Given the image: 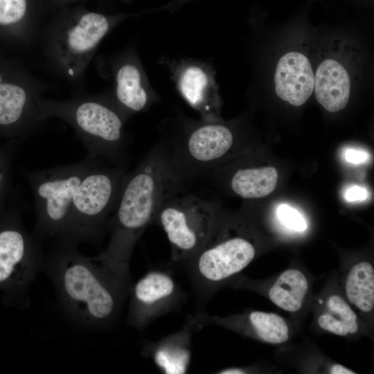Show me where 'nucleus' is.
<instances>
[{
  "instance_id": "f257e3e1",
  "label": "nucleus",
  "mask_w": 374,
  "mask_h": 374,
  "mask_svg": "<svg viewBox=\"0 0 374 374\" xmlns=\"http://www.w3.org/2000/svg\"><path fill=\"white\" fill-rule=\"evenodd\" d=\"M42 269L54 285L61 309L76 324L89 329L113 326L133 285L130 262L105 250L86 256L74 244H60L44 260Z\"/></svg>"
},
{
  "instance_id": "f03ea898",
  "label": "nucleus",
  "mask_w": 374,
  "mask_h": 374,
  "mask_svg": "<svg viewBox=\"0 0 374 374\" xmlns=\"http://www.w3.org/2000/svg\"><path fill=\"white\" fill-rule=\"evenodd\" d=\"M184 182L166 145L153 147L123 179L107 222L106 231L110 238L105 251L118 260L130 262L137 241L154 222L162 204L181 189Z\"/></svg>"
},
{
  "instance_id": "7ed1b4c3",
  "label": "nucleus",
  "mask_w": 374,
  "mask_h": 374,
  "mask_svg": "<svg viewBox=\"0 0 374 374\" xmlns=\"http://www.w3.org/2000/svg\"><path fill=\"white\" fill-rule=\"evenodd\" d=\"M99 158L88 154L72 164L24 172L35 200L37 238H55L60 244L67 242L76 191L85 173Z\"/></svg>"
},
{
  "instance_id": "20e7f679",
  "label": "nucleus",
  "mask_w": 374,
  "mask_h": 374,
  "mask_svg": "<svg viewBox=\"0 0 374 374\" xmlns=\"http://www.w3.org/2000/svg\"><path fill=\"white\" fill-rule=\"evenodd\" d=\"M239 229L215 226L202 247L181 263L202 311L217 286L243 270L256 255L253 243Z\"/></svg>"
},
{
  "instance_id": "39448f33",
  "label": "nucleus",
  "mask_w": 374,
  "mask_h": 374,
  "mask_svg": "<svg viewBox=\"0 0 374 374\" xmlns=\"http://www.w3.org/2000/svg\"><path fill=\"white\" fill-rule=\"evenodd\" d=\"M127 172L125 164L101 158L88 170L74 197L66 244L75 245L80 241L96 240L106 231Z\"/></svg>"
},
{
  "instance_id": "423d86ee",
  "label": "nucleus",
  "mask_w": 374,
  "mask_h": 374,
  "mask_svg": "<svg viewBox=\"0 0 374 374\" xmlns=\"http://www.w3.org/2000/svg\"><path fill=\"white\" fill-rule=\"evenodd\" d=\"M181 191L182 188L162 204L154 221L166 233L172 261L179 265L202 247L217 219L210 202Z\"/></svg>"
},
{
  "instance_id": "0eeeda50",
  "label": "nucleus",
  "mask_w": 374,
  "mask_h": 374,
  "mask_svg": "<svg viewBox=\"0 0 374 374\" xmlns=\"http://www.w3.org/2000/svg\"><path fill=\"white\" fill-rule=\"evenodd\" d=\"M43 257L39 242L24 227L19 209L12 204L0 214V290L24 296Z\"/></svg>"
},
{
  "instance_id": "6e6552de",
  "label": "nucleus",
  "mask_w": 374,
  "mask_h": 374,
  "mask_svg": "<svg viewBox=\"0 0 374 374\" xmlns=\"http://www.w3.org/2000/svg\"><path fill=\"white\" fill-rule=\"evenodd\" d=\"M129 296L127 324L143 330L179 306L186 294L170 271L154 269L133 283Z\"/></svg>"
},
{
  "instance_id": "1a4fd4ad",
  "label": "nucleus",
  "mask_w": 374,
  "mask_h": 374,
  "mask_svg": "<svg viewBox=\"0 0 374 374\" xmlns=\"http://www.w3.org/2000/svg\"><path fill=\"white\" fill-rule=\"evenodd\" d=\"M314 72V92L329 112L345 108L350 96L357 52L346 41L335 39L323 47Z\"/></svg>"
},
{
  "instance_id": "9d476101",
  "label": "nucleus",
  "mask_w": 374,
  "mask_h": 374,
  "mask_svg": "<svg viewBox=\"0 0 374 374\" xmlns=\"http://www.w3.org/2000/svg\"><path fill=\"white\" fill-rule=\"evenodd\" d=\"M73 120L88 154L113 163L125 164L123 123L113 109L99 103L84 102L74 107Z\"/></svg>"
},
{
  "instance_id": "9b49d317",
  "label": "nucleus",
  "mask_w": 374,
  "mask_h": 374,
  "mask_svg": "<svg viewBox=\"0 0 374 374\" xmlns=\"http://www.w3.org/2000/svg\"><path fill=\"white\" fill-rule=\"evenodd\" d=\"M274 82L281 100L296 107L305 104L314 87V71L305 52L293 49L284 53L277 62Z\"/></svg>"
},
{
  "instance_id": "f8f14e48",
  "label": "nucleus",
  "mask_w": 374,
  "mask_h": 374,
  "mask_svg": "<svg viewBox=\"0 0 374 374\" xmlns=\"http://www.w3.org/2000/svg\"><path fill=\"white\" fill-rule=\"evenodd\" d=\"M199 329L193 317L189 318L179 330L157 341L146 344L143 354L150 357L163 373H186L191 360L193 332Z\"/></svg>"
},
{
  "instance_id": "ddd939ff",
  "label": "nucleus",
  "mask_w": 374,
  "mask_h": 374,
  "mask_svg": "<svg viewBox=\"0 0 374 374\" xmlns=\"http://www.w3.org/2000/svg\"><path fill=\"white\" fill-rule=\"evenodd\" d=\"M208 74L201 68H186L179 79V89L188 103L197 110L203 121L214 122L217 111V93Z\"/></svg>"
},
{
  "instance_id": "4468645a",
  "label": "nucleus",
  "mask_w": 374,
  "mask_h": 374,
  "mask_svg": "<svg viewBox=\"0 0 374 374\" xmlns=\"http://www.w3.org/2000/svg\"><path fill=\"white\" fill-rule=\"evenodd\" d=\"M278 172L274 167L238 168L232 175L231 188L244 199L265 197L275 189Z\"/></svg>"
},
{
  "instance_id": "2eb2a0df",
  "label": "nucleus",
  "mask_w": 374,
  "mask_h": 374,
  "mask_svg": "<svg viewBox=\"0 0 374 374\" xmlns=\"http://www.w3.org/2000/svg\"><path fill=\"white\" fill-rule=\"evenodd\" d=\"M27 112L26 91L15 84L0 83V132L8 136L19 134Z\"/></svg>"
},
{
  "instance_id": "dca6fc26",
  "label": "nucleus",
  "mask_w": 374,
  "mask_h": 374,
  "mask_svg": "<svg viewBox=\"0 0 374 374\" xmlns=\"http://www.w3.org/2000/svg\"><path fill=\"white\" fill-rule=\"evenodd\" d=\"M308 290L305 276L299 270L287 269L283 272L269 291L270 300L287 312L299 310Z\"/></svg>"
},
{
  "instance_id": "f3484780",
  "label": "nucleus",
  "mask_w": 374,
  "mask_h": 374,
  "mask_svg": "<svg viewBox=\"0 0 374 374\" xmlns=\"http://www.w3.org/2000/svg\"><path fill=\"white\" fill-rule=\"evenodd\" d=\"M348 300L364 312L374 307V269L367 262L355 265L350 269L345 286Z\"/></svg>"
},
{
  "instance_id": "a211bd4d",
  "label": "nucleus",
  "mask_w": 374,
  "mask_h": 374,
  "mask_svg": "<svg viewBox=\"0 0 374 374\" xmlns=\"http://www.w3.org/2000/svg\"><path fill=\"white\" fill-rule=\"evenodd\" d=\"M319 327L330 333L346 336L358 330L357 318L349 305L339 296H329L326 311L318 319Z\"/></svg>"
},
{
  "instance_id": "6ab92c4d",
  "label": "nucleus",
  "mask_w": 374,
  "mask_h": 374,
  "mask_svg": "<svg viewBox=\"0 0 374 374\" xmlns=\"http://www.w3.org/2000/svg\"><path fill=\"white\" fill-rule=\"evenodd\" d=\"M109 23L102 15L90 12L83 15L69 32L67 44L75 53L93 48L107 32Z\"/></svg>"
},
{
  "instance_id": "aec40b11",
  "label": "nucleus",
  "mask_w": 374,
  "mask_h": 374,
  "mask_svg": "<svg viewBox=\"0 0 374 374\" xmlns=\"http://www.w3.org/2000/svg\"><path fill=\"white\" fill-rule=\"evenodd\" d=\"M116 80L119 102L133 112L143 110L148 103V95L141 87L138 69L131 64L123 66L117 73Z\"/></svg>"
},
{
  "instance_id": "412c9836",
  "label": "nucleus",
  "mask_w": 374,
  "mask_h": 374,
  "mask_svg": "<svg viewBox=\"0 0 374 374\" xmlns=\"http://www.w3.org/2000/svg\"><path fill=\"white\" fill-rule=\"evenodd\" d=\"M247 328H250L261 340L272 344L285 343L289 338V328L285 319L275 313L253 311L245 320Z\"/></svg>"
},
{
  "instance_id": "4be33fe9",
  "label": "nucleus",
  "mask_w": 374,
  "mask_h": 374,
  "mask_svg": "<svg viewBox=\"0 0 374 374\" xmlns=\"http://www.w3.org/2000/svg\"><path fill=\"white\" fill-rule=\"evenodd\" d=\"M17 148L15 141L0 145V214L5 208V201L11 179L12 162Z\"/></svg>"
},
{
  "instance_id": "5701e85b",
  "label": "nucleus",
  "mask_w": 374,
  "mask_h": 374,
  "mask_svg": "<svg viewBox=\"0 0 374 374\" xmlns=\"http://www.w3.org/2000/svg\"><path fill=\"white\" fill-rule=\"evenodd\" d=\"M26 10V0H0V25L19 21Z\"/></svg>"
},
{
  "instance_id": "b1692460",
  "label": "nucleus",
  "mask_w": 374,
  "mask_h": 374,
  "mask_svg": "<svg viewBox=\"0 0 374 374\" xmlns=\"http://www.w3.org/2000/svg\"><path fill=\"white\" fill-rule=\"evenodd\" d=\"M277 216L280 222L290 229L303 231L307 228L305 220L299 212L287 204L278 207Z\"/></svg>"
},
{
  "instance_id": "393cba45",
  "label": "nucleus",
  "mask_w": 374,
  "mask_h": 374,
  "mask_svg": "<svg viewBox=\"0 0 374 374\" xmlns=\"http://www.w3.org/2000/svg\"><path fill=\"white\" fill-rule=\"evenodd\" d=\"M366 195L367 192L364 188L355 186L348 188L345 194V197L348 201L355 202L365 199Z\"/></svg>"
},
{
  "instance_id": "a878e982",
  "label": "nucleus",
  "mask_w": 374,
  "mask_h": 374,
  "mask_svg": "<svg viewBox=\"0 0 374 374\" xmlns=\"http://www.w3.org/2000/svg\"><path fill=\"white\" fill-rule=\"evenodd\" d=\"M346 159L352 163H360L366 161L368 155L366 152L355 150H348L345 154Z\"/></svg>"
},
{
  "instance_id": "bb28decb",
  "label": "nucleus",
  "mask_w": 374,
  "mask_h": 374,
  "mask_svg": "<svg viewBox=\"0 0 374 374\" xmlns=\"http://www.w3.org/2000/svg\"><path fill=\"white\" fill-rule=\"evenodd\" d=\"M332 374H354L355 372L347 368L341 364H334L330 368Z\"/></svg>"
},
{
  "instance_id": "cd10ccee",
  "label": "nucleus",
  "mask_w": 374,
  "mask_h": 374,
  "mask_svg": "<svg viewBox=\"0 0 374 374\" xmlns=\"http://www.w3.org/2000/svg\"><path fill=\"white\" fill-rule=\"evenodd\" d=\"M246 371L240 368H229L217 372L220 374H243L246 373Z\"/></svg>"
}]
</instances>
